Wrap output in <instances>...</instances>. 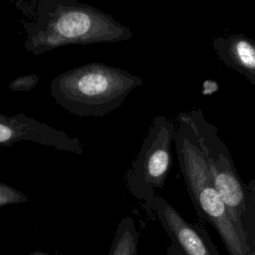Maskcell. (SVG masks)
<instances>
[{
    "instance_id": "obj_10",
    "label": "cell",
    "mask_w": 255,
    "mask_h": 255,
    "mask_svg": "<svg viewBox=\"0 0 255 255\" xmlns=\"http://www.w3.org/2000/svg\"><path fill=\"white\" fill-rule=\"evenodd\" d=\"M28 200V197L20 190L9 184L0 182V207L11 204L24 203Z\"/></svg>"
},
{
    "instance_id": "obj_5",
    "label": "cell",
    "mask_w": 255,
    "mask_h": 255,
    "mask_svg": "<svg viewBox=\"0 0 255 255\" xmlns=\"http://www.w3.org/2000/svg\"><path fill=\"white\" fill-rule=\"evenodd\" d=\"M194 132L205 156V160L214 186L226 204L234 224L248 239L245 231L247 217L248 192L246 185L239 177L225 143L220 140L215 131L209 128L199 116L182 114L178 116ZM249 243V242H248Z\"/></svg>"
},
{
    "instance_id": "obj_4",
    "label": "cell",
    "mask_w": 255,
    "mask_h": 255,
    "mask_svg": "<svg viewBox=\"0 0 255 255\" xmlns=\"http://www.w3.org/2000/svg\"><path fill=\"white\" fill-rule=\"evenodd\" d=\"M174 133L175 126L170 120L163 116L155 117L126 173L127 188L133 197L143 201L145 210L168 176Z\"/></svg>"
},
{
    "instance_id": "obj_8",
    "label": "cell",
    "mask_w": 255,
    "mask_h": 255,
    "mask_svg": "<svg viewBox=\"0 0 255 255\" xmlns=\"http://www.w3.org/2000/svg\"><path fill=\"white\" fill-rule=\"evenodd\" d=\"M220 59L255 85V42L243 35L221 36L214 41Z\"/></svg>"
},
{
    "instance_id": "obj_7",
    "label": "cell",
    "mask_w": 255,
    "mask_h": 255,
    "mask_svg": "<svg viewBox=\"0 0 255 255\" xmlns=\"http://www.w3.org/2000/svg\"><path fill=\"white\" fill-rule=\"evenodd\" d=\"M146 211L156 217L171 243L183 255H220L204 227L186 221L161 196L156 194Z\"/></svg>"
},
{
    "instance_id": "obj_12",
    "label": "cell",
    "mask_w": 255,
    "mask_h": 255,
    "mask_svg": "<svg viewBox=\"0 0 255 255\" xmlns=\"http://www.w3.org/2000/svg\"><path fill=\"white\" fill-rule=\"evenodd\" d=\"M247 192H248V201L251 203L253 207V211L255 214V179L251 180L247 185Z\"/></svg>"
},
{
    "instance_id": "obj_2",
    "label": "cell",
    "mask_w": 255,
    "mask_h": 255,
    "mask_svg": "<svg viewBox=\"0 0 255 255\" xmlns=\"http://www.w3.org/2000/svg\"><path fill=\"white\" fill-rule=\"evenodd\" d=\"M142 80L119 67L89 63L55 77L50 84L55 102L79 117H104L118 109Z\"/></svg>"
},
{
    "instance_id": "obj_14",
    "label": "cell",
    "mask_w": 255,
    "mask_h": 255,
    "mask_svg": "<svg viewBox=\"0 0 255 255\" xmlns=\"http://www.w3.org/2000/svg\"><path fill=\"white\" fill-rule=\"evenodd\" d=\"M29 255H53V254H49L44 251H33V252H30Z\"/></svg>"
},
{
    "instance_id": "obj_1",
    "label": "cell",
    "mask_w": 255,
    "mask_h": 255,
    "mask_svg": "<svg viewBox=\"0 0 255 255\" xmlns=\"http://www.w3.org/2000/svg\"><path fill=\"white\" fill-rule=\"evenodd\" d=\"M22 14L24 47L41 55L69 45L116 43L132 38L110 14L78 0H10Z\"/></svg>"
},
{
    "instance_id": "obj_11",
    "label": "cell",
    "mask_w": 255,
    "mask_h": 255,
    "mask_svg": "<svg viewBox=\"0 0 255 255\" xmlns=\"http://www.w3.org/2000/svg\"><path fill=\"white\" fill-rule=\"evenodd\" d=\"M39 80L40 76L36 74L20 76L14 79L8 85V88L13 92H29L38 85Z\"/></svg>"
},
{
    "instance_id": "obj_13",
    "label": "cell",
    "mask_w": 255,
    "mask_h": 255,
    "mask_svg": "<svg viewBox=\"0 0 255 255\" xmlns=\"http://www.w3.org/2000/svg\"><path fill=\"white\" fill-rule=\"evenodd\" d=\"M166 255H183L172 243L166 249Z\"/></svg>"
},
{
    "instance_id": "obj_9",
    "label": "cell",
    "mask_w": 255,
    "mask_h": 255,
    "mask_svg": "<svg viewBox=\"0 0 255 255\" xmlns=\"http://www.w3.org/2000/svg\"><path fill=\"white\" fill-rule=\"evenodd\" d=\"M139 234L131 216H126L118 223L112 245L107 255H136Z\"/></svg>"
},
{
    "instance_id": "obj_3",
    "label": "cell",
    "mask_w": 255,
    "mask_h": 255,
    "mask_svg": "<svg viewBox=\"0 0 255 255\" xmlns=\"http://www.w3.org/2000/svg\"><path fill=\"white\" fill-rule=\"evenodd\" d=\"M173 140L180 170L198 217L213 226L230 255H255L248 239L234 224L226 204L214 186L194 132L179 118Z\"/></svg>"
},
{
    "instance_id": "obj_6",
    "label": "cell",
    "mask_w": 255,
    "mask_h": 255,
    "mask_svg": "<svg viewBox=\"0 0 255 255\" xmlns=\"http://www.w3.org/2000/svg\"><path fill=\"white\" fill-rule=\"evenodd\" d=\"M20 141H31L76 154H82L84 151L80 140L63 130L24 114H0V145H12Z\"/></svg>"
}]
</instances>
